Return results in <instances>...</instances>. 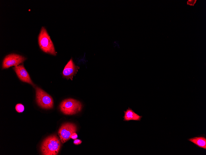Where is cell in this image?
Wrapping results in <instances>:
<instances>
[{
    "label": "cell",
    "instance_id": "1",
    "mask_svg": "<svg viewBox=\"0 0 206 155\" xmlns=\"http://www.w3.org/2000/svg\"><path fill=\"white\" fill-rule=\"evenodd\" d=\"M61 146V141L56 134L46 138L40 147L42 155H56L59 153Z\"/></svg>",
    "mask_w": 206,
    "mask_h": 155
},
{
    "label": "cell",
    "instance_id": "11",
    "mask_svg": "<svg viewBox=\"0 0 206 155\" xmlns=\"http://www.w3.org/2000/svg\"><path fill=\"white\" fill-rule=\"evenodd\" d=\"M16 111L19 113L23 112L24 110V106L21 104H18L15 106Z\"/></svg>",
    "mask_w": 206,
    "mask_h": 155
},
{
    "label": "cell",
    "instance_id": "3",
    "mask_svg": "<svg viewBox=\"0 0 206 155\" xmlns=\"http://www.w3.org/2000/svg\"><path fill=\"white\" fill-rule=\"evenodd\" d=\"M82 108L81 103L72 98H68L63 100L60 105L61 111L65 115H73L80 112Z\"/></svg>",
    "mask_w": 206,
    "mask_h": 155
},
{
    "label": "cell",
    "instance_id": "6",
    "mask_svg": "<svg viewBox=\"0 0 206 155\" xmlns=\"http://www.w3.org/2000/svg\"><path fill=\"white\" fill-rule=\"evenodd\" d=\"M26 59L24 57L15 54H11L6 56L4 58L2 65V69L16 66L23 62Z\"/></svg>",
    "mask_w": 206,
    "mask_h": 155
},
{
    "label": "cell",
    "instance_id": "8",
    "mask_svg": "<svg viewBox=\"0 0 206 155\" xmlns=\"http://www.w3.org/2000/svg\"><path fill=\"white\" fill-rule=\"evenodd\" d=\"M79 68L74 64L72 59H71L64 67L63 75L64 77L67 79L72 80L73 76L76 74Z\"/></svg>",
    "mask_w": 206,
    "mask_h": 155
},
{
    "label": "cell",
    "instance_id": "7",
    "mask_svg": "<svg viewBox=\"0 0 206 155\" xmlns=\"http://www.w3.org/2000/svg\"><path fill=\"white\" fill-rule=\"evenodd\" d=\"M13 69L20 80L23 82L31 84L33 86H35L23 64L15 66L13 68Z\"/></svg>",
    "mask_w": 206,
    "mask_h": 155
},
{
    "label": "cell",
    "instance_id": "5",
    "mask_svg": "<svg viewBox=\"0 0 206 155\" xmlns=\"http://www.w3.org/2000/svg\"><path fill=\"white\" fill-rule=\"evenodd\" d=\"M76 131V126L74 123H67L62 124L58 131L61 143L63 144L69 140L71 135Z\"/></svg>",
    "mask_w": 206,
    "mask_h": 155
},
{
    "label": "cell",
    "instance_id": "12",
    "mask_svg": "<svg viewBox=\"0 0 206 155\" xmlns=\"http://www.w3.org/2000/svg\"><path fill=\"white\" fill-rule=\"evenodd\" d=\"M81 143V140L79 139H76L74 140L73 141L74 144L76 145H78L79 144H80Z\"/></svg>",
    "mask_w": 206,
    "mask_h": 155
},
{
    "label": "cell",
    "instance_id": "2",
    "mask_svg": "<svg viewBox=\"0 0 206 155\" xmlns=\"http://www.w3.org/2000/svg\"><path fill=\"white\" fill-rule=\"evenodd\" d=\"M38 40L39 46L43 51L53 55H56V53L54 45L44 27H43L41 28Z\"/></svg>",
    "mask_w": 206,
    "mask_h": 155
},
{
    "label": "cell",
    "instance_id": "10",
    "mask_svg": "<svg viewBox=\"0 0 206 155\" xmlns=\"http://www.w3.org/2000/svg\"><path fill=\"white\" fill-rule=\"evenodd\" d=\"M188 140L198 147L206 149V138L204 136H198L190 138Z\"/></svg>",
    "mask_w": 206,
    "mask_h": 155
},
{
    "label": "cell",
    "instance_id": "4",
    "mask_svg": "<svg viewBox=\"0 0 206 155\" xmlns=\"http://www.w3.org/2000/svg\"><path fill=\"white\" fill-rule=\"evenodd\" d=\"M36 101L38 105L44 109L53 108L54 101L52 97L40 88H35Z\"/></svg>",
    "mask_w": 206,
    "mask_h": 155
},
{
    "label": "cell",
    "instance_id": "9",
    "mask_svg": "<svg viewBox=\"0 0 206 155\" xmlns=\"http://www.w3.org/2000/svg\"><path fill=\"white\" fill-rule=\"evenodd\" d=\"M124 115L123 116V121L129 122L130 121H140L142 117L136 113L131 108L128 107L126 110L124 111Z\"/></svg>",
    "mask_w": 206,
    "mask_h": 155
},
{
    "label": "cell",
    "instance_id": "13",
    "mask_svg": "<svg viewBox=\"0 0 206 155\" xmlns=\"http://www.w3.org/2000/svg\"><path fill=\"white\" fill-rule=\"evenodd\" d=\"M196 2V0H188L187 2V4L191 6L194 5Z\"/></svg>",
    "mask_w": 206,
    "mask_h": 155
},
{
    "label": "cell",
    "instance_id": "14",
    "mask_svg": "<svg viewBox=\"0 0 206 155\" xmlns=\"http://www.w3.org/2000/svg\"><path fill=\"white\" fill-rule=\"evenodd\" d=\"M70 138H72L73 140H75L76 139L77 137V134L75 133L74 132L72 133L70 136Z\"/></svg>",
    "mask_w": 206,
    "mask_h": 155
}]
</instances>
